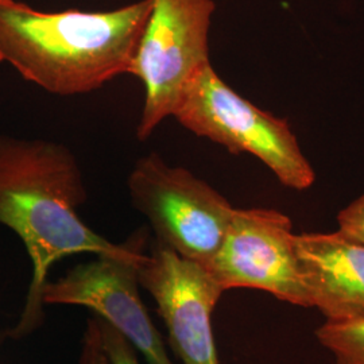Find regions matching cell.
<instances>
[{
    "instance_id": "10",
    "label": "cell",
    "mask_w": 364,
    "mask_h": 364,
    "mask_svg": "<svg viewBox=\"0 0 364 364\" xmlns=\"http://www.w3.org/2000/svg\"><path fill=\"white\" fill-rule=\"evenodd\" d=\"M320 344L335 356V364H364V317L328 321L316 331Z\"/></svg>"
},
{
    "instance_id": "8",
    "label": "cell",
    "mask_w": 364,
    "mask_h": 364,
    "mask_svg": "<svg viewBox=\"0 0 364 364\" xmlns=\"http://www.w3.org/2000/svg\"><path fill=\"white\" fill-rule=\"evenodd\" d=\"M138 279L156 299L182 364H220L212 313L224 290L208 270L156 242L138 264Z\"/></svg>"
},
{
    "instance_id": "2",
    "label": "cell",
    "mask_w": 364,
    "mask_h": 364,
    "mask_svg": "<svg viewBox=\"0 0 364 364\" xmlns=\"http://www.w3.org/2000/svg\"><path fill=\"white\" fill-rule=\"evenodd\" d=\"M151 9L139 0L109 11H41L0 0V63L53 95L96 91L130 72Z\"/></svg>"
},
{
    "instance_id": "3",
    "label": "cell",
    "mask_w": 364,
    "mask_h": 364,
    "mask_svg": "<svg viewBox=\"0 0 364 364\" xmlns=\"http://www.w3.org/2000/svg\"><path fill=\"white\" fill-rule=\"evenodd\" d=\"M173 117L186 130L224 146L232 154L257 156L287 188L305 191L316 180L287 120L242 97L210 63L191 81Z\"/></svg>"
},
{
    "instance_id": "12",
    "label": "cell",
    "mask_w": 364,
    "mask_h": 364,
    "mask_svg": "<svg viewBox=\"0 0 364 364\" xmlns=\"http://www.w3.org/2000/svg\"><path fill=\"white\" fill-rule=\"evenodd\" d=\"M80 364H111L105 353L97 317H92L87 323V329L82 338Z\"/></svg>"
},
{
    "instance_id": "7",
    "label": "cell",
    "mask_w": 364,
    "mask_h": 364,
    "mask_svg": "<svg viewBox=\"0 0 364 364\" xmlns=\"http://www.w3.org/2000/svg\"><path fill=\"white\" fill-rule=\"evenodd\" d=\"M146 237L144 232L135 234L134 247L126 255H99L58 281L46 282L42 304L87 306L127 338L147 364H173L138 290Z\"/></svg>"
},
{
    "instance_id": "6",
    "label": "cell",
    "mask_w": 364,
    "mask_h": 364,
    "mask_svg": "<svg viewBox=\"0 0 364 364\" xmlns=\"http://www.w3.org/2000/svg\"><path fill=\"white\" fill-rule=\"evenodd\" d=\"M293 224L275 209H236L220 248L205 266L221 289H255L311 308Z\"/></svg>"
},
{
    "instance_id": "14",
    "label": "cell",
    "mask_w": 364,
    "mask_h": 364,
    "mask_svg": "<svg viewBox=\"0 0 364 364\" xmlns=\"http://www.w3.org/2000/svg\"><path fill=\"white\" fill-rule=\"evenodd\" d=\"M4 338H6V333H1V332H0V346H1V343H3Z\"/></svg>"
},
{
    "instance_id": "1",
    "label": "cell",
    "mask_w": 364,
    "mask_h": 364,
    "mask_svg": "<svg viewBox=\"0 0 364 364\" xmlns=\"http://www.w3.org/2000/svg\"><path fill=\"white\" fill-rule=\"evenodd\" d=\"M87 200L76 156L64 144L0 135V224L21 237L33 263V278L14 338L26 336L42 321V289L57 260L80 252L126 255L124 245L108 242L77 216Z\"/></svg>"
},
{
    "instance_id": "5",
    "label": "cell",
    "mask_w": 364,
    "mask_h": 364,
    "mask_svg": "<svg viewBox=\"0 0 364 364\" xmlns=\"http://www.w3.org/2000/svg\"><path fill=\"white\" fill-rule=\"evenodd\" d=\"M127 183L132 204L147 218L156 242L205 267L232 220L235 208L228 200L156 153L136 161Z\"/></svg>"
},
{
    "instance_id": "4",
    "label": "cell",
    "mask_w": 364,
    "mask_h": 364,
    "mask_svg": "<svg viewBox=\"0 0 364 364\" xmlns=\"http://www.w3.org/2000/svg\"><path fill=\"white\" fill-rule=\"evenodd\" d=\"M215 10V0H153L129 72L144 87L138 139H149L174 115L191 81L210 63L209 30Z\"/></svg>"
},
{
    "instance_id": "9",
    "label": "cell",
    "mask_w": 364,
    "mask_h": 364,
    "mask_svg": "<svg viewBox=\"0 0 364 364\" xmlns=\"http://www.w3.org/2000/svg\"><path fill=\"white\" fill-rule=\"evenodd\" d=\"M311 308L328 321L364 317V243L336 231L294 236Z\"/></svg>"
},
{
    "instance_id": "11",
    "label": "cell",
    "mask_w": 364,
    "mask_h": 364,
    "mask_svg": "<svg viewBox=\"0 0 364 364\" xmlns=\"http://www.w3.org/2000/svg\"><path fill=\"white\" fill-rule=\"evenodd\" d=\"M96 317L100 328L102 343L111 364H139L136 353L134 351V346L130 341L105 320L99 316Z\"/></svg>"
},
{
    "instance_id": "13",
    "label": "cell",
    "mask_w": 364,
    "mask_h": 364,
    "mask_svg": "<svg viewBox=\"0 0 364 364\" xmlns=\"http://www.w3.org/2000/svg\"><path fill=\"white\" fill-rule=\"evenodd\" d=\"M338 231L364 243V193L338 216Z\"/></svg>"
}]
</instances>
